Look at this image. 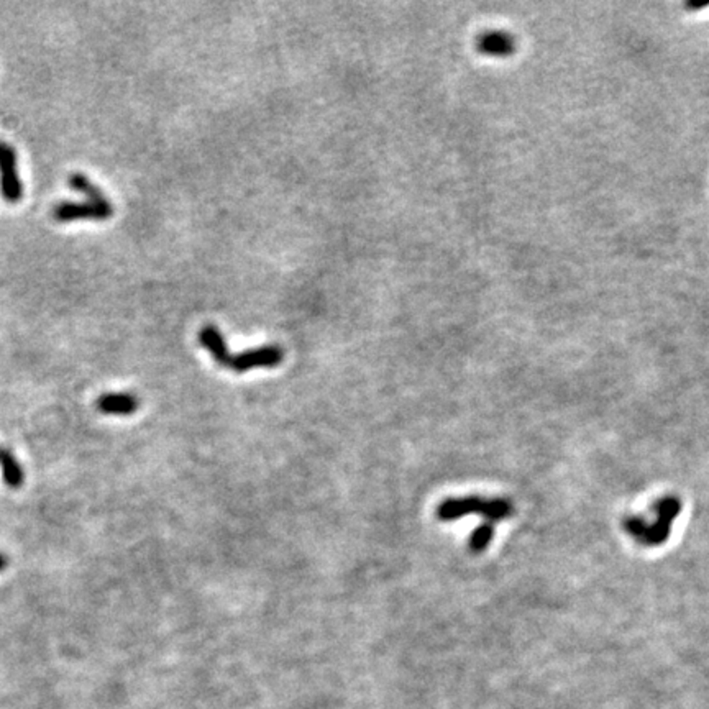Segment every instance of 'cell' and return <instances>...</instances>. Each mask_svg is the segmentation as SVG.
<instances>
[{"label":"cell","mask_w":709,"mask_h":709,"mask_svg":"<svg viewBox=\"0 0 709 709\" xmlns=\"http://www.w3.org/2000/svg\"><path fill=\"white\" fill-rule=\"evenodd\" d=\"M0 194L8 204H16L23 196L16 151L5 142H0Z\"/></svg>","instance_id":"6da1fadb"},{"label":"cell","mask_w":709,"mask_h":709,"mask_svg":"<svg viewBox=\"0 0 709 709\" xmlns=\"http://www.w3.org/2000/svg\"><path fill=\"white\" fill-rule=\"evenodd\" d=\"M114 215V207L110 202L97 204V202H63L53 210V217L58 222L73 221H107Z\"/></svg>","instance_id":"7a4b0ae2"},{"label":"cell","mask_w":709,"mask_h":709,"mask_svg":"<svg viewBox=\"0 0 709 709\" xmlns=\"http://www.w3.org/2000/svg\"><path fill=\"white\" fill-rule=\"evenodd\" d=\"M283 358L284 351L281 347H260L253 348V350L242 351V353L238 355H232L230 368L238 373L253 370V368H273L283 362Z\"/></svg>","instance_id":"3957f363"},{"label":"cell","mask_w":709,"mask_h":709,"mask_svg":"<svg viewBox=\"0 0 709 709\" xmlns=\"http://www.w3.org/2000/svg\"><path fill=\"white\" fill-rule=\"evenodd\" d=\"M506 508L503 503H491L486 504L476 497H467V499H449L438 508V517L442 521H453L458 517L467 516L471 512H484L488 509H501Z\"/></svg>","instance_id":"277c9868"},{"label":"cell","mask_w":709,"mask_h":709,"mask_svg":"<svg viewBox=\"0 0 709 709\" xmlns=\"http://www.w3.org/2000/svg\"><path fill=\"white\" fill-rule=\"evenodd\" d=\"M199 340H201V345L212 355V358L222 366H230L232 355L227 348L225 338L221 334V330L215 325H206L204 329L199 334Z\"/></svg>","instance_id":"5b68a950"},{"label":"cell","mask_w":709,"mask_h":709,"mask_svg":"<svg viewBox=\"0 0 709 709\" xmlns=\"http://www.w3.org/2000/svg\"><path fill=\"white\" fill-rule=\"evenodd\" d=\"M97 409L110 416H130L138 409V399L127 393L103 394L97 399Z\"/></svg>","instance_id":"8992f818"},{"label":"cell","mask_w":709,"mask_h":709,"mask_svg":"<svg viewBox=\"0 0 709 709\" xmlns=\"http://www.w3.org/2000/svg\"><path fill=\"white\" fill-rule=\"evenodd\" d=\"M478 49L488 56L504 58L512 55L514 40L503 32H489L480 36Z\"/></svg>","instance_id":"52a82bcc"},{"label":"cell","mask_w":709,"mask_h":709,"mask_svg":"<svg viewBox=\"0 0 709 709\" xmlns=\"http://www.w3.org/2000/svg\"><path fill=\"white\" fill-rule=\"evenodd\" d=\"M69 186H71L74 190H77V192H81L82 196H86L87 201L97 202V204H107V202H110L109 199H107L105 194H103L102 190L99 189L97 186H95L94 182L86 176V174H82V173L71 174V176H69Z\"/></svg>","instance_id":"ba28073f"},{"label":"cell","mask_w":709,"mask_h":709,"mask_svg":"<svg viewBox=\"0 0 709 709\" xmlns=\"http://www.w3.org/2000/svg\"><path fill=\"white\" fill-rule=\"evenodd\" d=\"M0 467H2L3 481L8 488H20L23 483V471L14 455L8 450L0 449Z\"/></svg>","instance_id":"9c48e42d"},{"label":"cell","mask_w":709,"mask_h":709,"mask_svg":"<svg viewBox=\"0 0 709 709\" xmlns=\"http://www.w3.org/2000/svg\"><path fill=\"white\" fill-rule=\"evenodd\" d=\"M5 565H7L5 557H3V555H0V571H2L3 568H5Z\"/></svg>","instance_id":"30bf717a"}]
</instances>
